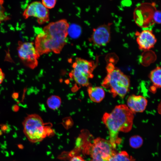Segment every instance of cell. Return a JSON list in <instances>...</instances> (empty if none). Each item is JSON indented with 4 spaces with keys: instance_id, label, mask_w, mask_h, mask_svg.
<instances>
[{
    "instance_id": "10",
    "label": "cell",
    "mask_w": 161,
    "mask_h": 161,
    "mask_svg": "<svg viewBox=\"0 0 161 161\" xmlns=\"http://www.w3.org/2000/svg\"><path fill=\"white\" fill-rule=\"evenodd\" d=\"M112 24L108 23L99 26L94 29L89 41L97 47L106 46L111 39V26Z\"/></svg>"
},
{
    "instance_id": "12",
    "label": "cell",
    "mask_w": 161,
    "mask_h": 161,
    "mask_svg": "<svg viewBox=\"0 0 161 161\" xmlns=\"http://www.w3.org/2000/svg\"><path fill=\"white\" fill-rule=\"evenodd\" d=\"M127 103V107L134 114L143 112L146 108L148 101L142 96L132 95L128 97Z\"/></svg>"
},
{
    "instance_id": "24",
    "label": "cell",
    "mask_w": 161,
    "mask_h": 161,
    "mask_svg": "<svg viewBox=\"0 0 161 161\" xmlns=\"http://www.w3.org/2000/svg\"><path fill=\"white\" fill-rule=\"evenodd\" d=\"M89 161H109V160L104 159L101 157H96L92 159Z\"/></svg>"
},
{
    "instance_id": "13",
    "label": "cell",
    "mask_w": 161,
    "mask_h": 161,
    "mask_svg": "<svg viewBox=\"0 0 161 161\" xmlns=\"http://www.w3.org/2000/svg\"><path fill=\"white\" fill-rule=\"evenodd\" d=\"M87 91L90 99L93 102L100 103L105 97V91L100 87L89 86Z\"/></svg>"
},
{
    "instance_id": "5",
    "label": "cell",
    "mask_w": 161,
    "mask_h": 161,
    "mask_svg": "<svg viewBox=\"0 0 161 161\" xmlns=\"http://www.w3.org/2000/svg\"><path fill=\"white\" fill-rule=\"evenodd\" d=\"M96 66L94 61L78 58L72 65L71 77L78 85L87 86L89 80L93 78V72Z\"/></svg>"
},
{
    "instance_id": "1",
    "label": "cell",
    "mask_w": 161,
    "mask_h": 161,
    "mask_svg": "<svg viewBox=\"0 0 161 161\" xmlns=\"http://www.w3.org/2000/svg\"><path fill=\"white\" fill-rule=\"evenodd\" d=\"M69 24L65 19L52 22L45 26L36 36L35 49L40 56L52 52L59 54L66 44Z\"/></svg>"
},
{
    "instance_id": "16",
    "label": "cell",
    "mask_w": 161,
    "mask_h": 161,
    "mask_svg": "<svg viewBox=\"0 0 161 161\" xmlns=\"http://www.w3.org/2000/svg\"><path fill=\"white\" fill-rule=\"evenodd\" d=\"M61 102V99L59 97L55 95H52L47 99V103L50 109L55 110L60 107Z\"/></svg>"
},
{
    "instance_id": "20",
    "label": "cell",
    "mask_w": 161,
    "mask_h": 161,
    "mask_svg": "<svg viewBox=\"0 0 161 161\" xmlns=\"http://www.w3.org/2000/svg\"><path fill=\"white\" fill-rule=\"evenodd\" d=\"M42 3L47 8L52 9L55 6L56 0H42Z\"/></svg>"
},
{
    "instance_id": "15",
    "label": "cell",
    "mask_w": 161,
    "mask_h": 161,
    "mask_svg": "<svg viewBox=\"0 0 161 161\" xmlns=\"http://www.w3.org/2000/svg\"><path fill=\"white\" fill-rule=\"evenodd\" d=\"M109 161H135L132 156H130L126 151L116 153L109 159Z\"/></svg>"
},
{
    "instance_id": "17",
    "label": "cell",
    "mask_w": 161,
    "mask_h": 161,
    "mask_svg": "<svg viewBox=\"0 0 161 161\" xmlns=\"http://www.w3.org/2000/svg\"><path fill=\"white\" fill-rule=\"evenodd\" d=\"M130 146L134 148H137L140 147L143 143V139L139 135H134L131 137L129 140Z\"/></svg>"
},
{
    "instance_id": "14",
    "label": "cell",
    "mask_w": 161,
    "mask_h": 161,
    "mask_svg": "<svg viewBox=\"0 0 161 161\" xmlns=\"http://www.w3.org/2000/svg\"><path fill=\"white\" fill-rule=\"evenodd\" d=\"M161 71L160 67L157 66L152 70L149 74V78L153 85L151 87V90L154 93L156 91L157 89L161 87Z\"/></svg>"
},
{
    "instance_id": "22",
    "label": "cell",
    "mask_w": 161,
    "mask_h": 161,
    "mask_svg": "<svg viewBox=\"0 0 161 161\" xmlns=\"http://www.w3.org/2000/svg\"><path fill=\"white\" fill-rule=\"evenodd\" d=\"M69 161H86L82 157L77 155L73 156Z\"/></svg>"
},
{
    "instance_id": "7",
    "label": "cell",
    "mask_w": 161,
    "mask_h": 161,
    "mask_svg": "<svg viewBox=\"0 0 161 161\" xmlns=\"http://www.w3.org/2000/svg\"><path fill=\"white\" fill-rule=\"evenodd\" d=\"M17 50L18 57L24 66L31 69L37 67L40 56L33 42L18 41Z\"/></svg>"
},
{
    "instance_id": "4",
    "label": "cell",
    "mask_w": 161,
    "mask_h": 161,
    "mask_svg": "<svg viewBox=\"0 0 161 161\" xmlns=\"http://www.w3.org/2000/svg\"><path fill=\"white\" fill-rule=\"evenodd\" d=\"M23 132L29 141L36 143L54 134L51 124L45 123L38 114L28 115L22 122Z\"/></svg>"
},
{
    "instance_id": "23",
    "label": "cell",
    "mask_w": 161,
    "mask_h": 161,
    "mask_svg": "<svg viewBox=\"0 0 161 161\" xmlns=\"http://www.w3.org/2000/svg\"><path fill=\"white\" fill-rule=\"evenodd\" d=\"M5 78V75L0 68V85L2 83Z\"/></svg>"
},
{
    "instance_id": "6",
    "label": "cell",
    "mask_w": 161,
    "mask_h": 161,
    "mask_svg": "<svg viewBox=\"0 0 161 161\" xmlns=\"http://www.w3.org/2000/svg\"><path fill=\"white\" fill-rule=\"evenodd\" d=\"M87 142L83 145V152L92 158L101 157L109 160L117 153L109 140L98 137L92 142Z\"/></svg>"
},
{
    "instance_id": "18",
    "label": "cell",
    "mask_w": 161,
    "mask_h": 161,
    "mask_svg": "<svg viewBox=\"0 0 161 161\" xmlns=\"http://www.w3.org/2000/svg\"><path fill=\"white\" fill-rule=\"evenodd\" d=\"M81 30L80 27L76 24L69 25L68 29V34L73 38L78 37L81 33Z\"/></svg>"
},
{
    "instance_id": "9",
    "label": "cell",
    "mask_w": 161,
    "mask_h": 161,
    "mask_svg": "<svg viewBox=\"0 0 161 161\" xmlns=\"http://www.w3.org/2000/svg\"><path fill=\"white\" fill-rule=\"evenodd\" d=\"M23 16L25 19L30 17L37 18L40 24H42L49 20V13L48 9L39 1H34L30 4L24 11Z\"/></svg>"
},
{
    "instance_id": "8",
    "label": "cell",
    "mask_w": 161,
    "mask_h": 161,
    "mask_svg": "<svg viewBox=\"0 0 161 161\" xmlns=\"http://www.w3.org/2000/svg\"><path fill=\"white\" fill-rule=\"evenodd\" d=\"M156 4L145 2L141 3L135 8L134 18L136 23L140 27H148L154 23L153 17L157 10Z\"/></svg>"
},
{
    "instance_id": "21",
    "label": "cell",
    "mask_w": 161,
    "mask_h": 161,
    "mask_svg": "<svg viewBox=\"0 0 161 161\" xmlns=\"http://www.w3.org/2000/svg\"><path fill=\"white\" fill-rule=\"evenodd\" d=\"M161 11L157 10L154 13L153 17L154 23L159 24H161Z\"/></svg>"
},
{
    "instance_id": "3",
    "label": "cell",
    "mask_w": 161,
    "mask_h": 161,
    "mask_svg": "<svg viewBox=\"0 0 161 161\" xmlns=\"http://www.w3.org/2000/svg\"><path fill=\"white\" fill-rule=\"evenodd\" d=\"M114 64L113 60L110 59L106 66L107 75L101 85L108 90L113 97L119 96L123 98L129 90L130 79Z\"/></svg>"
},
{
    "instance_id": "19",
    "label": "cell",
    "mask_w": 161,
    "mask_h": 161,
    "mask_svg": "<svg viewBox=\"0 0 161 161\" xmlns=\"http://www.w3.org/2000/svg\"><path fill=\"white\" fill-rule=\"evenodd\" d=\"M4 0H0V24L2 22L8 20L10 18L7 15L3 6Z\"/></svg>"
},
{
    "instance_id": "2",
    "label": "cell",
    "mask_w": 161,
    "mask_h": 161,
    "mask_svg": "<svg viewBox=\"0 0 161 161\" xmlns=\"http://www.w3.org/2000/svg\"><path fill=\"white\" fill-rule=\"evenodd\" d=\"M134 114L125 104L117 105L111 113L104 114L102 121L109 130V140L114 148L121 141L118 137L119 132H128L131 129Z\"/></svg>"
},
{
    "instance_id": "11",
    "label": "cell",
    "mask_w": 161,
    "mask_h": 161,
    "mask_svg": "<svg viewBox=\"0 0 161 161\" xmlns=\"http://www.w3.org/2000/svg\"><path fill=\"white\" fill-rule=\"evenodd\" d=\"M135 35L136 41L140 49L148 50L153 48L157 39L152 30H145L140 32L137 31Z\"/></svg>"
}]
</instances>
